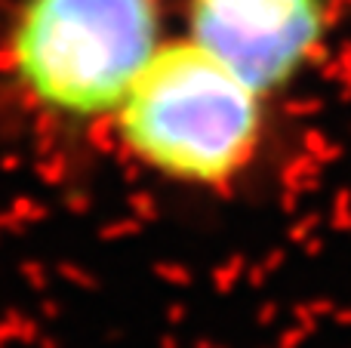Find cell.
<instances>
[{"mask_svg":"<svg viewBox=\"0 0 351 348\" xmlns=\"http://www.w3.org/2000/svg\"><path fill=\"white\" fill-rule=\"evenodd\" d=\"M265 102L197 43L167 37L111 127L142 170L188 188H228L259 158Z\"/></svg>","mask_w":351,"mask_h":348,"instance_id":"1","label":"cell"},{"mask_svg":"<svg viewBox=\"0 0 351 348\" xmlns=\"http://www.w3.org/2000/svg\"><path fill=\"white\" fill-rule=\"evenodd\" d=\"M167 43L160 0H19L6 28L12 90L59 123H111Z\"/></svg>","mask_w":351,"mask_h":348,"instance_id":"2","label":"cell"},{"mask_svg":"<svg viewBox=\"0 0 351 348\" xmlns=\"http://www.w3.org/2000/svg\"><path fill=\"white\" fill-rule=\"evenodd\" d=\"M333 31V0H185V37L262 96L296 84Z\"/></svg>","mask_w":351,"mask_h":348,"instance_id":"3","label":"cell"}]
</instances>
